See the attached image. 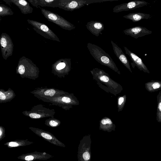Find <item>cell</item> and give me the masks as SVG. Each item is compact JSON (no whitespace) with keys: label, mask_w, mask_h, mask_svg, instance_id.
<instances>
[{"label":"cell","mask_w":161,"mask_h":161,"mask_svg":"<svg viewBox=\"0 0 161 161\" xmlns=\"http://www.w3.org/2000/svg\"><path fill=\"white\" fill-rule=\"evenodd\" d=\"M6 98L5 94L3 92H0V99L1 100H5Z\"/></svg>","instance_id":"4316f807"},{"label":"cell","mask_w":161,"mask_h":161,"mask_svg":"<svg viewBox=\"0 0 161 161\" xmlns=\"http://www.w3.org/2000/svg\"><path fill=\"white\" fill-rule=\"evenodd\" d=\"M126 96L125 95L123 96L120 97H119L118 100V107L119 109H122L126 101Z\"/></svg>","instance_id":"44dd1931"},{"label":"cell","mask_w":161,"mask_h":161,"mask_svg":"<svg viewBox=\"0 0 161 161\" xmlns=\"http://www.w3.org/2000/svg\"><path fill=\"white\" fill-rule=\"evenodd\" d=\"M157 108L156 114V120L161 123V91H160L157 96Z\"/></svg>","instance_id":"ac0fdd59"},{"label":"cell","mask_w":161,"mask_h":161,"mask_svg":"<svg viewBox=\"0 0 161 161\" xmlns=\"http://www.w3.org/2000/svg\"><path fill=\"white\" fill-rule=\"evenodd\" d=\"M53 157L45 152H34L23 154L17 157L18 159L26 161H34L36 160H46Z\"/></svg>","instance_id":"ba28073f"},{"label":"cell","mask_w":161,"mask_h":161,"mask_svg":"<svg viewBox=\"0 0 161 161\" xmlns=\"http://www.w3.org/2000/svg\"><path fill=\"white\" fill-rule=\"evenodd\" d=\"M118 0H59L57 7L68 11L79 9L85 5Z\"/></svg>","instance_id":"7a4b0ae2"},{"label":"cell","mask_w":161,"mask_h":161,"mask_svg":"<svg viewBox=\"0 0 161 161\" xmlns=\"http://www.w3.org/2000/svg\"><path fill=\"white\" fill-rule=\"evenodd\" d=\"M3 1L9 5L10 3H13L19 9L22 14H24L31 13L33 12V8L30 6L28 2L25 0H3Z\"/></svg>","instance_id":"8fae6325"},{"label":"cell","mask_w":161,"mask_h":161,"mask_svg":"<svg viewBox=\"0 0 161 161\" xmlns=\"http://www.w3.org/2000/svg\"><path fill=\"white\" fill-rule=\"evenodd\" d=\"M100 124L103 126H109L112 125L113 122L110 119L105 118L102 119L100 121Z\"/></svg>","instance_id":"ffe728a7"},{"label":"cell","mask_w":161,"mask_h":161,"mask_svg":"<svg viewBox=\"0 0 161 161\" xmlns=\"http://www.w3.org/2000/svg\"><path fill=\"white\" fill-rule=\"evenodd\" d=\"M87 47L90 53L97 62L120 74L119 71L112 58L102 48L91 43L87 44Z\"/></svg>","instance_id":"6da1fadb"},{"label":"cell","mask_w":161,"mask_h":161,"mask_svg":"<svg viewBox=\"0 0 161 161\" xmlns=\"http://www.w3.org/2000/svg\"><path fill=\"white\" fill-rule=\"evenodd\" d=\"M111 43L114 53L116 57L132 73L129 61L122 50L112 41H111Z\"/></svg>","instance_id":"7c38bea8"},{"label":"cell","mask_w":161,"mask_h":161,"mask_svg":"<svg viewBox=\"0 0 161 161\" xmlns=\"http://www.w3.org/2000/svg\"><path fill=\"white\" fill-rule=\"evenodd\" d=\"M56 92V91L54 89H48L47 90L44 92V94L46 96L52 97L55 95Z\"/></svg>","instance_id":"7402d4cb"},{"label":"cell","mask_w":161,"mask_h":161,"mask_svg":"<svg viewBox=\"0 0 161 161\" xmlns=\"http://www.w3.org/2000/svg\"><path fill=\"white\" fill-rule=\"evenodd\" d=\"M49 125L52 127H56L59 125V123L54 120H51L49 121Z\"/></svg>","instance_id":"cb8c5ba5"},{"label":"cell","mask_w":161,"mask_h":161,"mask_svg":"<svg viewBox=\"0 0 161 161\" xmlns=\"http://www.w3.org/2000/svg\"><path fill=\"white\" fill-rule=\"evenodd\" d=\"M29 129L37 135L49 143L56 146L65 147V145L52 133L38 128L29 127Z\"/></svg>","instance_id":"52a82bcc"},{"label":"cell","mask_w":161,"mask_h":161,"mask_svg":"<svg viewBox=\"0 0 161 161\" xmlns=\"http://www.w3.org/2000/svg\"><path fill=\"white\" fill-rule=\"evenodd\" d=\"M86 27L92 34L96 36H98L104 29L103 24L101 22L97 21L88 22Z\"/></svg>","instance_id":"4fadbf2b"},{"label":"cell","mask_w":161,"mask_h":161,"mask_svg":"<svg viewBox=\"0 0 161 161\" xmlns=\"http://www.w3.org/2000/svg\"><path fill=\"white\" fill-rule=\"evenodd\" d=\"M123 32L125 34L130 36L136 39L152 33L151 31L140 26H136L125 29Z\"/></svg>","instance_id":"9c48e42d"},{"label":"cell","mask_w":161,"mask_h":161,"mask_svg":"<svg viewBox=\"0 0 161 161\" xmlns=\"http://www.w3.org/2000/svg\"><path fill=\"white\" fill-rule=\"evenodd\" d=\"M34 142L26 140H17L8 142L4 143V145L8 147L11 148L14 147H17L25 146L33 144Z\"/></svg>","instance_id":"2e32d148"},{"label":"cell","mask_w":161,"mask_h":161,"mask_svg":"<svg viewBox=\"0 0 161 161\" xmlns=\"http://www.w3.org/2000/svg\"><path fill=\"white\" fill-rule=\"evenodd\" d=\"M62 100L64 102L67 103H69L71 102V100L70 98L67 97H63L62 99Z\"/></svg>","instance_id":"484cf974"},{"label":"cell","mask_w":161,"mask_h":161,"mask_svg":"<svg viewBox=\"0 0 161 161\" xmlns=\"http://www.w3.org/2000/svg\"><path fill=\"white\" fill-rule=\"evenodd\" d=\"M145 87L149 92H153L161 90V81L152 80L145 83Z\"/></svg>","instance_id":"e0dca14e"},{"label":"cell","mask_w":161,"mask_h":161,"mask_svg":"<svg viewBox=\"0 0 161 161\" xmlns=\"http://www.w3.org/2000/svg\"><path fill=\"white\" fill-rule=\"evenodd\" d=\"M59 0H29L28 1L33 6L38 8L42 7H48L53 8L57 7Z\"/></svg>","instance_id":"5bb4252c"},{"label":"cell","mask_w":161,"mask_h":161,"mask_svg":"<svg viewBox=\"0 0 161 161\" xmlns=\"http://www.w3.org/2000/svg\"><path fill=\"white\" fill-rule=\"evenodd\" d=\"M0 41L2 56L4 59L6 60L13 54V43L10 37L5 33H2Z\"/></svg>","instance_id":"5b68a950"},{"label":"cell","mask_w":161,"mask_h":161,"mask_svg":"<svg viewBox=\"0 0 161 161\" xmlns=\"http://www.w3.org/2000/svg\"><path fill=\"white\" fill-rule=\"evenodd\" d=\"M42 13L48 21L52 22L62 29L71 31L75 29V26L58 14L48 10L40 8Z\"/></svg>","instance_id":"3957f363"},{"label":"cell","mask_w":161,"mask_h":161,"mask_svg":"<svg viewBox=\"0 0 161 161\" xmlns=\"http://www.w3.org/2000/svg\"><path fill=\"white\" fill-rule=\"evenodd\" d=\"M82 157L85 160H88L90 158V156L88 152H86L83 153L82 155Z\"/></svg>","instance_id":"d4e9b609"},{"label":"cell","mask_w":161,"mask_h":161,"mask_svg":"<svg viewBox=\"0 0 161 161\" xmlns=\"http://www.w3.org/2000/svg\"><path fill=\"white\" fill-rule=\"evenodd\" d=\"M123 17L126 19L132 21L133 22H138L142 19H149L151 17V15L148 14L142 13H132L124 15Z\"/></svg>","instance_id":"9a60e30c"},{"label":"cell","mask_w":161,"mask_h":161,"mask_svg":"<svg viewBox=\"0 0 161 161\" xmlns=\"http://www.w3.org/2000/svg\"><path fill=\"white\" fill-rule=\"evenodd\" d=\"M125 53L130 58L132 62L131 63L133 68L135 66L141 71L149 74L150 72L146 66L145 64L142 59L135 54L132 52L126 47H124Z\"/></svg>","instance_id":"30bf717a"},{"label":"cell","mask_w":161,"mask_h":161,"mask_svg":"<svg viewBox=\"0 0 161 161\" xmlns=\"http://www.w3.org/2000/svg\"><path fill=\"white\" fill-rule=\"evenodd\" d=\"M5 136V131L4 128L0 126V141L2 140Z\"/></svg>","instance_id":"603a6c76"},{"label":"cell","mask_w":161,"mask_h":161,"mask_svg":"<svg viewBox=\"0 0 161 161\" xmlns=\"http://www.w3.org/2000/svg\"><path fill=\"white\" fill-rule=\"evenodd\" d=\"M14 12L9 7L3 4H0V16L3 17L13 15Z\"/></svg>","instance_id":"d6986e66"},{"label":"cell","mask_w":161,"mask_h":161,"mask_svg":"<svg viewBox=\"0 0 161 161\" xmlns=\"http://www.w3.org/2000/svg\"><path fill=\"white\" fill-rule=\"evenodd\" d=\"M149 4V3L143 0H134L115 6L113 8V12L119 13L132 10L147 6Z\"/></svg>","instance_id":"8992f818"},{"label":"cell","mask_w":161,"mask_h":161,"mask_svg":"<svg viewBox=\"0 0 161 161\" xmlns=\"http://www.w3.org/2000/svg\"><path fill=\"white\" fill-rule=\"evenodd\" d=\"M27 20L36 32L44 38L60 42L57 35L46 25L33 20L28 19Z\"/></svg>","instance_id":"277c9868"}]
</instances>
